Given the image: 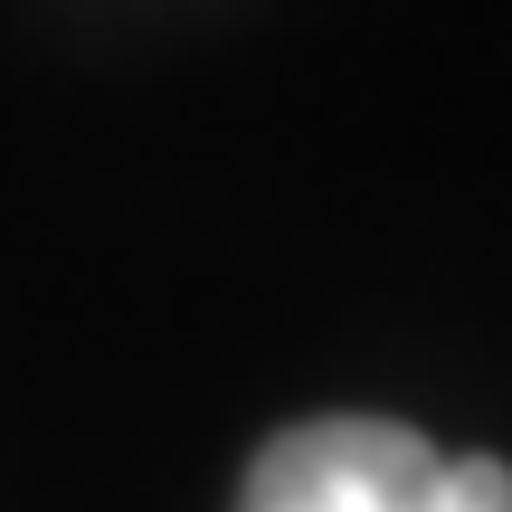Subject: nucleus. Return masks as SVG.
Segmentation results:
<instances>
[{"label": "nucleus", "mask_w": 512, "mask_h": 512, "mask_svg": "<svg viewBox=\"0 0 512 512\" xmlns=\"http://www.w3.org/2000/svg\"><path fill=\"white\" fill-rule=\"evenodd\" d=\"M238 512H512V465L446 456L399 418H304L256 446Z\"/></svg>", "instance_id": "f257e3e1"}]
</instances>
